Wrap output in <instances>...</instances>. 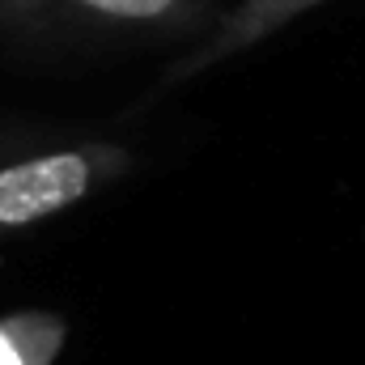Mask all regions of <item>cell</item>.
Returning <instances> with one entry per match:
<instances>
[{
  "mask_svg": "<svg viewBox=\"0 0 365 365\" xmlns=\"http://www.w3.org/2000/svg\"><path fill=\"white\" fill-rule=\"evenodd\" d=\"M43 9V0H0V21H17L30 26V17Z\"/></svg>",
  "mask_w": 365,
  "mask_h": 365,
  "instance_id": "obj_5",
  "label": "cell"
},
{
  "mask_svg": "<svg viewBox=\"0 0 365 365\" xmlns=\"http://www.w3.org/2000/svg\"><path fill=\"white\" fill-rule=\"evenodd\" d=\"M68 344V319L56 310L0 314V365H56Z\"/></svg>",
  "mask_w": 365,
  "mask_h": 365,
  "instance_id": "obj_4",
  "label": "cell"
},
{
  "mask_svg": "<svg viewBox=\"0 0 365 365\" xmlns=\"http://www.w3.org/2000/svg\"><path fill=\"white\" fill-rule=\"evenodd\" d=\"M319 4H327V0H234V4H225V13L217 17V26L200 43H191L175 64H166L158 90L182 86V81H191L200 73H212V68L230 64L234 56L259 47L264 38L280 34L289 21H297L302 13H310Z\"/></svg>",
  "mask_w": 365,
  "mask_h": 365,
  "instance_id": "obj_3",
  "label": "cell"
},
{
  "mask_svg": "<svg viewBox=\"0 0 365 365\" xmlns=\"http://www.w3.org/2000/svg\"><path fill=\"white\" fill-rule=\"evenodd\" d=\"M136 166L123 140H68L0 162V238L26 234L60 212L81 208Z\"/></svg>",
  "mask_w": 365,
  "mask_h": 365,
  "instance_id": "obj_1",
  "label": "cell"
},
{
  "mask_svg": "<svg viewBox=\"0 0 365 365\" xmlns=\"http://www.w3.org/2000/svg\"><path fill=\"white\" fill-rule=\"evenodd\" d=\"M221 0H43L30 30H81V34H149V38H204Z\"/></svg>",
  "mask_w": 365,
  "mask_h": 365,
  "instance_id": "obj_2",
  "label": "cell"
}]
</instances>
